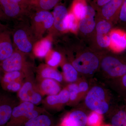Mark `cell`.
Returning a JSON list of instances; mask_svg holds the SVG:
<instances>
[{
    "label": "cell",
    "instance_id": "1",
    "mask_svg": "<svg viewBox=\"0 0 126 126\" xmlns=\"http://www.w3.org/2000/svg\"><path fill=\"white\" fill-rule=\"evenodd\" d=\"M18 22L11 31L14 47L24 53L30 54L33 52L36 41L26 19Z\"/></svg>",
    "mask_w": 126,
    "mask_h": 126
},
{
    "label": "cell",
    "instance_id": "2",
    "mask_svg": "<svg viewBox=\"0 0 126 126\" xmlns=\"http://www.w3.org/2000/svg\"><path fill=\"white\" fill-rule=\"evenodd\" d=\"M30 26L36 41L43 38L44 34L53 25V14L49 11L33 10L29 16Z\"/></svg>",
    "mask_w": 126,
    "mask_h": 126
},
{
    "label": "cell",
    "instance_id": "3",
    "mask_svg": "<svg viewBox=\"0 0 126 126\" xmlns=\"http://www.w3.org/2000/svg\"><path fill=\"white\" fill-rule=\"evenodd\" d=\"M84 103L89 110L101 115L106 114L110 109L108 96L106 90L101 86L91 88L85 96Z\"/></svg>",
    "mask_w": 126,
    "mask_h": 126
},
{
    "label": "cell",
    "instance_id": "4",
    "mask_svg": "<svg viewBox=\"0 0 126 126\" xmlns=\"http://www.w3.org/2000/svg\"><path fill=\"white\" fill-rule=\"evenodd\" d=\"M27 55L15 48L11 56L0 63V67L4 73L18 71L24 72L27 76L30 75L31 64L27 61Z\"/></svg>",
    "mask_w": 126,
    "mask_h": 126
},
{
    "label": "cell",
    "instance_id": "5",
    "mask_svg": "<svg viewBox=\"0 0 126 126\" xmlns=\"http://www.w3.org/2000/svg\"><path fill=\"white\" fill-rule=\"evenodd\" d=\"M100 62L95 55L86 52L73 61L72 65L78 72L84 75L93 74L99 67Z\"/></svg>",
    "mask_w": 126,
    "mask_h": 126
},
{
    "label": "cell",
    "instance_id": "6",
    "mask_svg": "<svg viewBox=\"0 0 126 126\" xmlns=\"http://www.w3.org/2000/svg\"><path fill=\"white\" fill-rule=\"evenodd\" d=\"M101 66L106 75L111 78H119L126 74V63L114 56L104 58Z\"/></svg>",
    "mask_w": 126,
    "mask_h": 126
},
{
    "label": "cell",
    "instance_id": "7",
    "mask_svg": "<svg viewBox=\"0 0 126 126\" xmlns=\"http://www.w3.org/2000/svg\"><path fill=\"white\" fill-rule=\"evenodd\" d=\"M0 13L7 21H20L29 16L15 0H0Z\"/></svg>",
    "mask_w": 126,
    "mask_h": 126
},
{
    "label": "cell",
    "instance_id": "8",
    "mask_svg": "<svg viewBox=\"0 0 126 126\" xmlns=\"http://www.w3.org/2000/svg\"><path fill=\"white\" fill-rule=\"evenodd\" d=\"M18 92V96L22 102H29L35 105L42 101V94L36 85L31 80H27L23 83Z\"/></svg>",
    "mask_w": 126,
    "mask_h": 126
},
{
    "label": "cell",
    "instance_id": "9",
    "mask_svg": "<svg viewBox=\"0 0 126 126\" xmlns=\"http://www.w3.org/2000/svg\"><path fill=\"white\" fill-rule=\"evenodd\" d=\"M36 108L32 103L22 102L13 108L10 119L5 126H19L26 114Z\"/></svg>",
    "mask_w": 126,
    "mask_h": 126
},
{
    "label": "cell",
    "instance_id": "10",
    "mask_svg": "<svg viewBox=\"0 0 126 126\" xmlns=\"http://www.w3.org/2000/svg\"><path fill=\"white\" fill-rule=\"evenodd\" d=\"M14 50L11 31L8 29L0 32V63L11 56Z\"/></svg>",
    "mask_w": 126,
    "mask_h": 126
},
{
    "label": "cell",
    "instance_id": "11",
    "mask_svg": "<svg viewBox=\"0 0 126 126\" xmlns=\"http://www.w3.org/2000/svg\"><path fill=\"white\" fill-rule=\"evenodd\" d=\"M88 116L80 110H76L69 113L63 118L61 126H86Z\"/></svg>",
    "mask_w": 126,
    "mask_h": 126
},
{
    "label": "cell",
    "instance_id": "12",
    "mask_svg": "<svg viewBox=\"0 0 126 126\" xmlns=\"http://www.w3.org/2000/svg\"><path fill=\"white\" fill-rule=\"evenodd\" d=\"M69 99V94L66 88L61 90L58 94L48 95L44 101V104L49 108H59V107L68 103Z\"/></svg>",
    "mask_w": 126,
    "mask_h": 126
},
{
    "label": "cell",
    "instance_id": "13",
    "mask_svg": "<svg viewBox=\"0 0 126 126\" xmlns=\"http://www.w3.org/2000/svg\"><path fill=\"white\" fill-rule=\"evenodd\" d=\"M38 78L39 82L36 86L41 94L54 95L61 91L59 82L51 79Z\"/></svg>",
    "mask_w": 126,
    "mask_h": 126
},
{
    "label": "cell",
    "instance_id": "14",
    "mask_svg": "<svg viewBox=\"0 0 126 126\" xmlns=\"http://www.w3.org/2000/svg\"><path fill=\"white\" fill-rule=\"evenodd\" d=\"M95 11L93 7L88 5L87 10L86 16L80 20L79 23V28L84 33H90L94 30L96 26L94 17Z\"/></svg>",
    "mask_w": 126,
    "mask_h": 126
},
{
    "label": "cell",
    "instance_id": "15",
    "mask_svg": "<svg viewBox=\"0 0 126 126\" xmlns=\"http://www.w3.org/2000/svg\"><path fill=\"white\" fill-rule=\"evenodd\" d=\"M52 14L54 17L53 26L59 31L66 30L65 20L68 14L66 7L63 5L58 4L54 7Z\"/></svg>",
    "mask_w": 126,
    "mask_h": 126
},
{
    "label": "cell",
    "instance_id": "16",
    "mask_svg": "<svg viewBox=\"0 0 126 126\" xmlns=\"http://www.w3.org/2000/svg\"><path fill=\"white\" fill-rule=\"evenodd\" d=\"M37 72L40 78L51 79L59 82H62L63 79V75L60 73L47 64H41L38 67Z\"/></svg>",
    "mask_w": 126,
    "mask_h": 126
},
{
    "label": "cell",
    "instance_id": "17",
    "mask_svg": "<svg viewBox=\"0 0 126 126\" xmlns=\"http://www.w3.org/2000/svg\"><path fill=\"white\" fill-rule=\"evenodd\" d=\"M51 46L50 36H47L36 41L33 48V52L36 57L44 58L46 57L50 51Z\"/></svg>",
    "mask_w": 126,
    "mask_h": 126
},
{
    "label": "cell",
    "instance_id": "18",
    "mask_svg": "<svg viewBox=\"0 0 126 126\" xmlns=\"http://www.w3.org/2000/svg\"><path fill=\"white\" fill-rule=\"evenodd\" d=\"M124 0H111L102 7L101 13L106 18L119 16Z\"/></svg>",
    "mask_w": 126,
    "mask_h": 126
},
{
    "label": "cell",
    "instance_id": "19",
    "mask_svg": "<svg viewBox=\"0 0 126 126\" xmlns=\"http://www.w3.org/2000/svg\"><path fill=\"white\" fill-rule=\"evenodd\" d=\"M52 118L47 113L40 114L28 120L20 126H53Z\"/></svg>",
    "mask_w": 126,
    "mask_h": 126
},
{
    "label": "cell",
    "instance_id": "20",
    "mask_svg": "<svg viewBox=\"0 0 126 126\" xmlns=\"http://www.w3.org/2000/svg\"><path fill=\"white\" fill-rule=\"evenodd\" d=\"M111 43L114 48L118 50L126 48V34L117 31H114L110 35Z\"/></svg>",
    "mask_w": 126,
    "mask_h": 126
},
{
    "label": "cell",
    "instance_id": "21",
    "mask_svg": "<svg viewBox=\"0 0 126 126\" xmlns=\"http://www.w3.org/2000/svg\"><path fill=\"white\" fill-rule=\"evenodd\" d=\"M13 108L7 102H0V126H5L11 117Z\"/></svg>",
    "mask_w": 126,
    "mask_h": 126
},
{
    "label": "cell",
    "instance_id": "22",
    "mask_svg": "<svg viewBox=\"0 0 126 126\" xmlns=\"http://www.w3.org/2000/svg\"><path fill=\"white\" fill-rule=\"evenodd\" d=\"M87 7L85 0H75L72 5V12L76 18L81 20L86 16Z\"/></svg>",
    "mask_w": 126,
    "mask_h": 126
},
{
    "label": "cell",
    "instance_id": "23",
    "mask_svg": "<svg viewBox=\"0 0 126 126\" xmlns=\"http://www.w3.org/2000/svg\"><path fill=\"white\" fill-rule=\"evenodd\" d=\"M63 77L68 82H75L78 80V72L72 64H64L63 67Z\"/></svg>",
    "mask_w": 126,
    "mask_h": 126
},
{
    "label": "cell",
    "instance_id": "24",
    "mask_svg": "<svg viewBox=\"0 0 126 126\" xmlns=\"http://www.w3.org/2000/svg\"><path fill=\"white\" fill-rule=\"evenodd\" d=\"M25 76H26L25 74L21 71H12L5 73L1 81L2 87H3L12 82L21 81V79Z\"/></svg>",
    "mask_w": 126,
    "mask_h": 126
},
{
    "label": "cell",
    "instance_id": "25",
    "mask_svg": "<svg viewBox=\"0 0 126 126\" xmlns=\"http://www.w3.org/2000/svg\"><path fill=\"white\" fill-rule=\"evenodd\" d=\"M69 94V101L68 103L74 104L81 98L77 82L72 83L67 87Z\"/></svg>",
    "mask_w": 126,
    "mask_h": 126
},
{
    "label": "cell",
    "instance_id": "26",
    "mask_svg": "<svg viewBox=\"0 0 126 126\" xmlns=\"http://www.w3.org/2000/svg\"><path fill=\"white\" fill-rule=\"evenodd\" d=\"M112 126H126V113L120 110L113 116L111 119Z\"/></svg>",
    "mask_w": 126,
    "mask_h": 126
},
{
    "label": "cell",
    "instance_id": "27",
    "mask_svg": "<svg viewBox=\"0 0 126 126\" xmlns=\"http://www.w3.org/2000/svg\"><path fill=\"white\" fill-rule=\"evenodd\" d=\"M61 0H40L34 10L49 11L54 8Z\"/></svg>",
    "mask_w": 126,
    "mask_h": 126
},
{
    "label": "cell",
    "instance_id": "28",
    "mask_svg": "<svg viewBox=\"0 0 126 126\" xmlns=\"http://www.w3.org/2000/svg\"><path fill=\"white\" fill-rule=\"evenodd\" d=\"M47 65L54 68L60 64L62 60V56L59 52L55 51L51 53H48L46 56Z\"/></svg>",
    "mask_w": 126,
    "mask_h": 126
},
{
    "label": "cell",
    "instance_id": "29",
    "mask_svg": "<svg viewBox=\"0 0 126 126\" xmlns=\"http://www.w3.org/2000/svg\"><path fill=\"white\" fill-rule=\"evenodd\" d=\"M102 119V115L92 111L88 116L87 125L88 126H101Z\"/></svg>",
    "mask_w": 126,
    "mask_h": 126
},
{
    "label": "cell",
    "instance_id": "30",
    "mask_svg": "<svg viewBox=\"0 0 126 126\" xmlns=\"http://www.w3.org/2000/svg\"><path fill=\"white\" fill-rule=\"evenodd\" d=\"M77 18L72 12L68 13L66 17L65 22V25L66 30L76 31L78 27Z\"/></svg>",
    "mask_w": 126,
    "mask_h": 126
},
{
    "label": "cell",
    "instance_id": "31",
    "mask_svg": "<svg viewBox=\"0 0 126 126\" xmlns=\"http://www.w3.org/2000/svg\"><path fill=\"white\" fill-rule=\"evenodd\" d=\"M107 34L97 33V41L100 47L106 48L110 45L111 44L110 37Z\"/></svg>",
    "mask_w": 126,
    "mask_h": 126
},
{
    "label": "cell",
    "instance_id": "32",
    "mask_svg": "<svg viewBox=\"0 0 126 126\" xmlns=\"http://www.w3.org/2000/svg\"><path fill=\"white\" fill-rule=\"evenodd\" d=\"M111 25L108 22L103 20L99 21L96 26L97 33L108 34L111 29Z\"/></svg>",
    "mask_w": 126,
    "mask_h": 126
},
{
    "label": "cell",
    "instance_id": "33",
    "mask_svg": "<svg viewBox=\"0 0 126 126\" xmlns=\"http://www.w3.org/2000/svg\"><path fill=\"white\" fill-rule=\"evenodd\" d=\"M81 98L86 96L89 90V86L87 81L82 79L77 82Z\"/></svg>",
    "mask_w": 126,
    "mask_h": 126
},
{
    "label": "cell",
    "instance_id": "34",
    "mask_svg": "<svg viewBox=\"0 0 126 126\" xmlns=\"http://www.w3.org/2000/svg\"><path fill=\"white\" fill-rule=\"evenodd\" d=\"M21 81H16L7 84L2 87L5 90L13 92H18L20 89L22 84Z\"/></svg>",
    "mask_w": 126,
    "mask_h": 126
},
{
    "label": "cell",
    "instance_id": "35",
    "mask_svg": "<svg viewBox=\"0 0 126 126\" xmlns=\"http://www.w3.org/2000/svg\"><path fill=\"white\" fill-rule=\"evenodd\" d=\"M19 3L29 16L33 11V9L29 0H15Z\"/></svg>",
    "mask_w": 126,
    "mask_h": 126
},
{
    "label": "cell",
    "instance_id": "36",
    "mask_svg": "<svg viewBox=\"0 0 126 126\" xmlns=\"http://www.w3.org/2000/svg\"><path fill=\"white\" fill-rule=\"evenodd\" d=\"M118 18L119 22L122 25L126 27V0H124Z\"/></svg>",
    "mask_w": 126,
    "mask_h": 126
},
{
    "label": "cell",
    "instance_id": "37",
    "mask_svg": "<svg viewBox=\"0 0 126 126\" xmlns=\"http://www.w3.org/2000/svg\"><path fill=\"white\" fill-rule=\"evenodd\" d=\"M110 0H97V4L98 6L102 7Z\"/></svg>",
    "mask_w": 126,
    "mask_h": 126
},
{
    "label": "cell",
    "instance_id": "38",
    "mask_svg": "<svg viewBox=\"0 0 126 126\" xmlns=\"http://www.w3.org/2000/svg\"><path fill=\"white\" fill-rule=\"evenodd\" d=\"M30 1V3L32 7L33 10H34V9L36 7L37 5H38V3L39 1L40 0H29Z\"/></svg>",
    "mask_w": 126,
    "mask_h": 126
},
{
    "label": "cell",
    "instance_id": "39",
    "mask_svg": "<svg viewBox=\"0 0 126 126\" xmlns=\"http://www.w3.org/2000/svg\"><path fill=\"white\" fill-rule=\"evenodd\" d=\"M120 78H121V82L122 86L126 89V74Z\"/></svg>",
    "mask_w": 126,
    "mask_h": 126
},
{
    "label": "cell",
    "instance_id": "40",
    "mask_svg": "<svg viewBox=\"0 0 126 126\" xmlns=\"http://www.w3.org/2000/svg\"><path fill=\"white\" fill-rule=\"evenodd\" d=\"M8 29H9V28L7 25L2 24L0 22V32L3 31Z\"/></svg>",
    "mask_w": 126,
    "mask_h": 126
},
{
    "label": "cell",
    "instance_id": "41",
    "mask_svg": "<svg viewBox=\"0 0 126 126\" xmlns=\"http://www.w3.org/2000/svg\"><path fill=\"white\" fill-rule=\"evenodd\" d=\"M4 73L3 70H2L1 68L0 67V82L1 81V79H2L3 75H4Z\"/></svg>",
    "mask_w": 126,
    "mask_h": 126
},
{
    "label": "cell",
    "instance_id": "42",
    "mask_svg": "<svg viewBox=\"0 0 126 126\" xmlns=\"http://www.w3.org/2000/svg\"><path fill=\"white\" fill-rule=\"evenodd\" d=\"M0 21H7L6 19L4 17V16L0 13Z\"/></svg>",
    "mask_w": 126,
    "mask_h": 126
},
{
    "label": "cell",
    "instance_id": "43",
    "mask_svg": "<svg viewBox=\"0 0 126 126\" xmlns=\"http://www.w3.org/2000/svg\"><path fill=\"white\" fill-rule=\"evenodd\" d=\"M111 126V125H103V126Z\"/></svg>",
    "mask_w": 126,
    "mask_h": 126
},
{
    "label": "cell",
    "instance_id": "44",
    "mask_svg": "<svg viewBox=\"0 0 126 126\" xmlns=\"http://www.w3.org/2000/svg\"></svg>",
    "mask_w": 126,
    "mask_h": 126
}]
</instances>
